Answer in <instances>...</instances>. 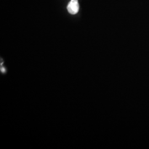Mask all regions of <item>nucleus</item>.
<instances>
[{"label": "nucleus", "instance_id": "obj_1", "mask_svg": "<svg viewBox=\"0 0 149 149\" xmlns=\"http://www.w3.org/2000/svg\"><path fill=\"white\" fill-rule=\"evenodd\" d=\"M79 4L78 0H71L67 6V10L71 15H76L79 11Z\"/></svg>", "mask_w": 149, "mask_h": 149}]
</instances>
